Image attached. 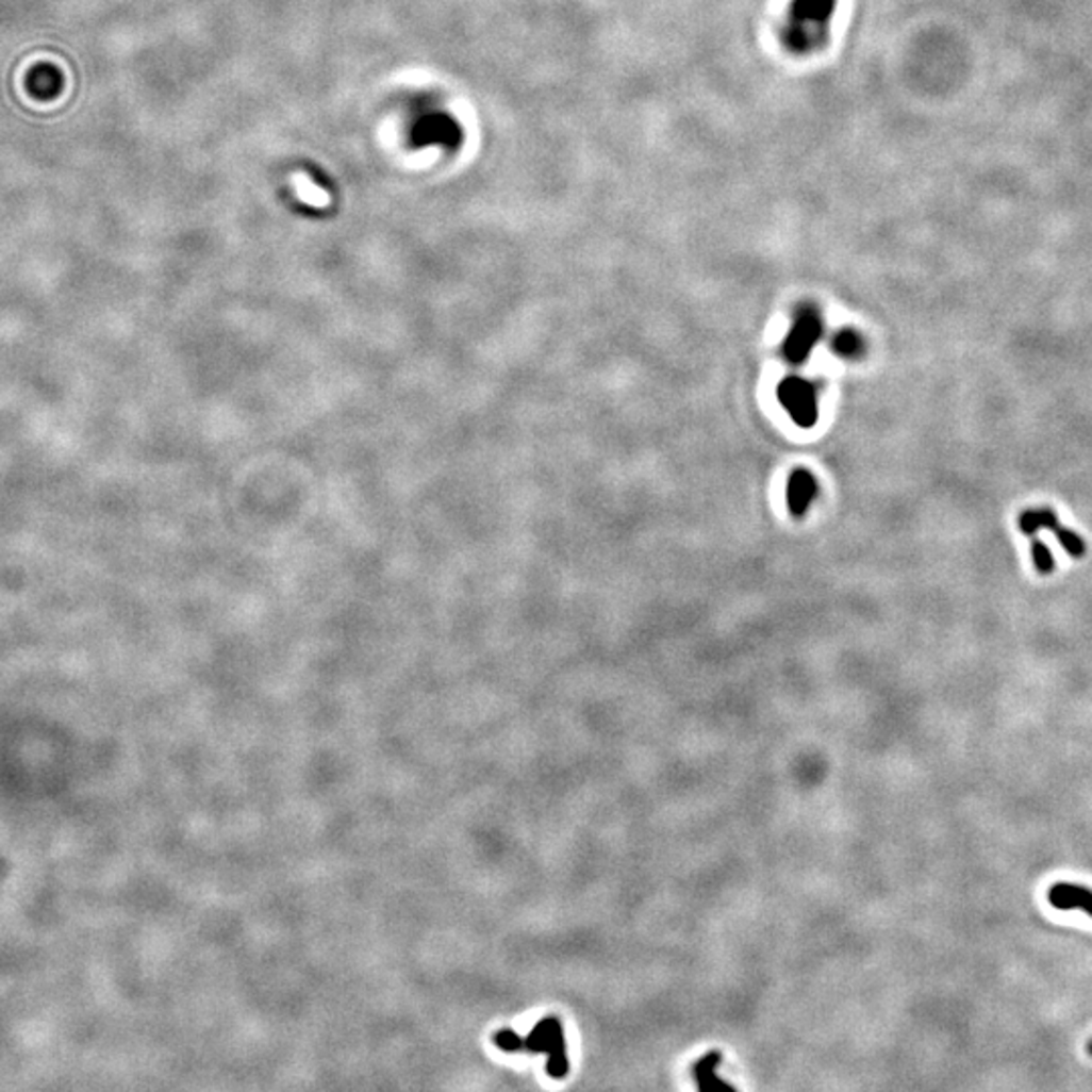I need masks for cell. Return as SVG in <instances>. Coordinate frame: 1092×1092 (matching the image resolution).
I'll list each match as a JSON object with an SVG mask.
<instances>
[{
    "instance_id": "1",
    "label": "cell",
    "mask_w": 1092,
    "mask_h": 1092,
    "mask_svg": "<svg viewBox=\"0 0 1092 1092\" xmlns=\"http://www.w3.org/2000/svg\"><path fill=\"white\" fill-rule=\"evenodd\" d=\"M835 9L838 0H791L781 35L789 53L806 57L828 45Z\"/></svg>"
},
{
    "instance_id": "2",
    "label": "cell",
    "mask_w": 1092,
    "mask_h": 1092,
    "mask_svg": "<svg viewBox=\"0 0 1092 1092\" xmlns=\"http://www.w3.org/2000/svg\"><path fill=\"white\" fill-rule=\"evenodd\" d=\"M516 1052H534V1054H546V1072L552 1078H565L568 1072V1056H566L565 1031L563 1024L557 1017H545L541 1020L532 1031L518 1040Z\"/></svg>"
},
{
    "instance_id": "3",
    "label": "cell",
    "mask_w": 1092,
    "mask_h": 1092,
    "mask_svg": "<svg viewBox=\"0 0 1092 1092\" xmlns=\"http://www.w3.org/2000/svg\"><path fill=\"white\" fill-rule=\"evenodd\" d=\"M822 332L824 324L820 310L813 303L799 305L788 341L783 344V354L788 357L789 363H804L811 354L813 346L822 338Z\"/></svg>"
},
{
    "instance_id": "4",
    "label": "cell",
    "mask_w": 1092,
    "mask_h": 1092,
    "mask_svg": "<svg viewBox=\"0 0 1092 1092\" xmlns=\"http://www.w3.org/2000/svg\"><path fill=\"white\" fill-rule=\"evenodd\" d=\"M779 401L788 409L791 419L801 427H811L817 419V395L813 384L801 377H788L779 384Z\"/></svg>"
},
{
    "instance_id": "5",
    "label": "cell",
    "mask_w": 1092,
    "mask_h": 1092,
    "mask_svg": "<svg viewBox=\"0 0 1092 1092\" xmlns=\"http://www.w3.org/2000/svg\"><path fill=\"white\" fill-rule=\"evenodd\" d=\"M1048 903L1058 910H1085L1092 919V890L1058 882L1048 890Z\"/></svg>"
},
{
    "instance_id": "6",
    "label": "cell",
    "mask_w": 1092,
    "mask_h": 1092,
    "mask_svg": "<svg viewBox=\"0 0 1092 1092\" xmlns=\"http://www.w3.org/2000/svg\"><path fill=\"white\" fill-rule=\"evenodd\" d=\"M815 494H817V484L808 469H797L791 474L788 484V504L791 514L804 516L809 504L813 502Z\"/></svg>"
},
{
    "instance_id": "7",
    "label": "cell",
    "mask_w": 1092,
    "mask_h": 1092,
    "mask_svg": "<svg viewBox=\"0 0 1092 1092\" xmlns=\"http://www.w3.org/2000/svg\"><path fill=\"white\" fill-rule=\"evenodd\" d=\"M723 1056L721 1052H708L707 1056H702L696 1064H694V1080L698 1085V1091L702 1092H714V1091H728L734 1092V1087L728 1085L725 1080H721L716 1076V1069L721 1064Z\"/></svg>"
},
{
    "instance_id": "8",
    "label": "cell",
    "mask_w": 1092,
    "mask_h": 1092,
    "mask_svg": "<svg viewBox=\"0 0 1092 1092\" xmlns=\"http://www.w3.org/2000/svg\"><path fill=\"white\" fill-rule=\"evenodd\" d=\"M1020 530L1030 536L1038 534L1040 530H1050L1054 534H1058L1062 530V526L1050 508H1040V510H1026L1020 516Z\"/></svg>"
},
{
    "instance_id": "9",
    "label": "cell",
    "mask_w": 1092,
    "mask_h": 1092,
    "mask_svg": "<svg viewBox=\"0 0 1092 1092\" xmlns=\"http://www.w3.org/2000/svg\"><path fill=\"white\" fill-rule=\"evenodd\" d=\"M292 181L296 184V191H298V195H300V199H302L303 202H308V204H312V206H326V204L330 202L328 193L322 191V188H318L308 175H303V172H294V175H292Z\"/></svg>"
},
{
    "instance_id": "10",
    "label": "cell",
    "mask_w": 1092,
    "mask_h": 1092,
    "mask_svg": "<svg viewBox=\"0 0 1092 1092\" xmlns=\"http://www.w3.org/2000/svg\"><path fill=\"white\" fill-rule=\"evenodd\" d=\"M831 348L835 354H840L844 359H856L864 352V341L854 330H840L831 343Z\"/></svg>"
},
{
    "instance_id": "11",
    "label": "cell",
    "mask_w": 1092,
    "mask_h": 1092,
    "mask_svg": "<svg viewBox=\"0 0 1092 1092\" xmlns=\"http://www.w3.org/2000/svg\"><path fill=\"white\" fill-rule=\"evenodd\" d=\"M1031 559H1033V565L1040 570V573H1050L1054 570V557H1052L1050 548L1044 545L1042 541L1033 539L1031 541Z\"/></svg>"
},
{
    "instance_id": "12",
    "label": "cell",
    "mask_w": 1092,
    "mask_h": 1092,
    "mask_svg": "<svg viewBox=\"0 0 1092 1092\" xmlns=\"http://www.w3.org/2000/svg\"><path fill=\"white\" fill-rule=\"evenodd\" d=\"M1089 1054H1091V1056H1092V1044H1091V1046H1089Z\"/></svg>"
}]
</instances>
